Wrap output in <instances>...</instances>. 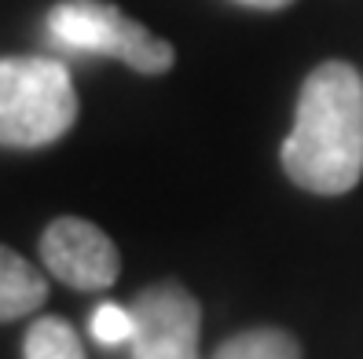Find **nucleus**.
<instances>
[{
  "mask_svg": "<svg viewBox=\"0 0 363 359\" xmlns=\"http://www.w3.org/2000/svg\"><path fill=\"white\" fill-rule=\"evenodd\" d=\"M286 176L312 195H345L363 176V77L349 62H319L283 139Z\"/></svg>",
  "mask_w": 363,
  "mask_h": 359,
  "instance_id": "1",
  "label": "nucleus"
},
{
  "mask_svg": "<svg viewBox=\"0 0 363 359\" xmlns=\"http://www.w3.org/2000/svg\"><path fill=\"white\" fill-rule=\"evenodd\" d=\"M77 121V92L67 67L45 55L0 59V147H45Z\"/></svg>",
  "mask_w": 363,
  "mask_h": 359,
  "instance_id": "2",
  "label": "nucleus"
},
{
  "mask_svg": "<svg viewBox=\"0 0 363 359\" xmlns=\"http://www.w3.org/2000/svg\"><path fill=\"white\" fill-rule=\"evenodd\" d=\"M48 33L62 48L121 59L136 74H165L177 62L165 37L140 26L106 0H62L48 11Z\"/></svg>",
  "mask_w": 363,
  "mask_h": 359,
  "instance_id": "3",
  "label": "nucleus"
},
{
  "mask_svg": "<svg viewBox=\"0 0 363 359\" xmlns=\"http://www.w3.org/2000/svg\"><path fill=\"white\" fill-rule=\"evenodd\" d=\"M133 319V359H199L202 308L180 283H158L136 293Z\"/></svg>",
  "mask_w": 363,
  "mask_h": 359,
  "instance_id": "4",
  "label": "nucleus"
},
{
  "mask_svg": "<svg viewBox=\"0 0 363 359\" xmlns=\"http://www.w3.org/2000/svg\"><path fill=\"white\" fill-rule=\"evenodd\" d=\"M40 257L59 283L74 290H106L121 275L118 246L81 217H55L40 235Z\"/></svg>",
  "mask_w": 363,
  "mask_h": 359,
  "instance_id": "5",
  "label": "nucleus"
},
{
  "mask_svg": "<svg viewBox=\"0 0 363 359\" xmlns=\"http://www.w3.org/2000/svg\"><path fill=\"white\" fill-rule=\"evenodd\" d=\"M48 297V283L45 275H37V268L18 257L11 246H0V323L30 315L40 308Z\"/></svg>",
  "mask_w": 363,
  "mask_h": 359,
  "instance_id": "6",
  "label": "nucleus"
},
{
  "mask_svg": "<svg viewBox=\"0 0 363 359\" xmlns=\"http://www.w3.org/2000/svg\"><path fill=\"white\" fill-rule=\"evenodd\" d=\"M213 359H301V345L279 326H257L235 334Z\"/></svg>",
  "mask_w": 363,
  "mask_h": 359,
  "instance_id": "7",
  "label": "nucleus"
},
{
  "mask_svg": "<svg viewBox=\"0 0 363 359\" xmlns=\"http://www.w3.org/2000/svg\"><path fill=\"white\" fill-rule=\"evenodd\" d=\"M26 359H84V348L77 341V334L67 319L45 315L26 330Z\"/></svg>",
  "mask_w": 363,
  "mask_h": 359,
  "instance_id": "8",
  "label": "nucleus"
},
{
  "mask_svg": "<svg viewBox=\"0 0 363 359\" xmlns=\"http://www.w3.org/2000/svg\"><path fill=\"white\" fill-rule=\"evenodd\" d=\"M136 334V319H133V308H121L114 301H106L96 308L92 315V337L99 345L114 348V345H129Z\"/></svg>",
  "mask_w": 363,
  "mask_h": 359,
  "instance_id": "9",
  "label": "nucleus"
},
{
  "mask_svg": "<svg viewBox=\"0 0 363 359\" xmlns=\"http://www.w3.org/2000/svg\"><path fill=\"white\" fill-rule=\"evenodd\" d=\"M235 4H246V8H257V11H279V8L294 4V0H235Z\"/></svg>",
  "mask_w": 363,
  "mask_h": 359,
  "instance_id": "10",
  "label": "nucleus"
}]
</instances>
